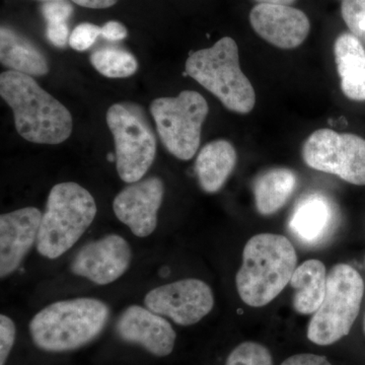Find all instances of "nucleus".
Instances as JSON below:
<instances>
[{
    "instance_id": "obj_34",
    "label": "nucleus",
    "mask_w": 365,
    "mask_h": 365,
    "mask_svg": "<svg viewBox=\"0 0 365 365\" xmlns=\"http://www.w3.org/2000/svg\"><path fill=\"white\" fill-rule=\"evenodd\" d=\"M364 331H365V319H364Z\"/></svg>"
},
{
    "instance_id": "obj_10",
    "label": "nucleus",
    "mask_w": 365,
    "mask_h": 365,
    "mask_svg": "<svg viewBox=\"0 0 365 365\" xmlns=\"http://www.w3.org/2000/svg\"><path fill=\"white\" fill-rule=\"evenodd\" d=\"M144 304L177 325L192 326L212 311L215 295L207 283L186 278L153 288L144 297Z\"/></svg>"
},
{
    "instance_id": "obj_2",
    "label": "nucleus",
    "mask_w": 365,
    "mask_h": 365,
    "mask_svg": "<svg viewBox=\"0 0 365 365\" xmlns=\"http://www.w3.org/2000/svg\"><path fill=\"white\" fill-rule=\"evenodd\" d=\"M297 264L294 245L284 235H254L245 246L235 277L240 297L252 307L270 304L290 282Z\"/></svg>"
},
{
    "instance_id": "obj_24",
    "label": "nucleus",
    "mask_w": 365,
    "mask_h": 365,
    "mask_svg": "<svg viewBox=\"0 0 365 365\" xmlns=\"http://www.w3.org/2000/svg\"><path fill=\"white\" fill-rule=\"evenodd\" d=\"M341 14L352 35L365 44V0H342Z\"/></svg>"
},
{
    "instance_id": "obj_5",
    "label": "nucleus",
    "mask_w": 365,
    "mask_h": 365,
    "mask_svg": "<svg viewBox=\"0 0 365 365\" xmlns=\"http://www.w3.org/2000/svg\"><path fill=\"white\" fill-rule=\"evenodd\" d=\"M185 71L230 111L249 114L254 109L256 93L240 66L239 47L232 38H222L210 48L192 53Z\"/></svg>"
},
{
    "instance_id": "obj_28",
    "label": "nucleus",
    "mask_w": 365,
    "mask_h": 365,
    "mask_svg": "<svg viewBox=\"0 0 365 365\" xmlns=\"http://www.w3.org/2000/svg\"><path fill=\"white\" fill-rule=\"evenodd\" d=\"M46 35L49 42L58 48L66 47L71 37L66 23H48Z\"/></svg>"
},
{
    "instance_id": "obj_17",
    "label": "nucleus",
    "mask_w": 365,
    "mask_h": 365,
    "mask_svg": "<svg viewBox=\"0 0 365 365\" xmlns=\"http://www.w3.org/2000/svg\"><path fill=\"white\" fill-rule=\"evenodd\" d=\"M336 66L343 93L352 101H365V49L351 33L341 34L334 44Z\"/></svg>"
},
{
    "instance_id": "obj_3",
    "label": "nucleus",
    "mask_w": 365,
    "mask_h": 365,
    "mask_svg": "<svg viewBox=\"0 0 365 365\" xmlns=\"http://www.w3.org/2000/svg\"><path fill=\"white\" fill-rule=\"evenodd\" d=\"M111 311L106 302L93 297L59 300L43 307L31 319V337L48 352L78 349L104 331Z\"/></svg>"
},
{
    "instance_id": "obj_1",
    "label": "nucleus",
    "mask_w": 365,
    "mask_h": 365,
    "mask_svg": "<svg viewBox=\"0 0 365 365\" xmlns=\"http://www.w3.org/2000/svg\"><path fill=\"white\" fill-rule=\"evenodd\" d=\"M0 96L13 110L14 126L26 140L55 145L71 137V112L43 90L33 76L14 71L2 72Z\"/></svg>"
},
{
    "instance_id": "obj_7",
    "label": "nucleus",
    "mask_w": 365,
    "mask_h": 365,
    "mask_svg": "<svg viewBox=\"0 0 365 365\" xmlns=\"http://www.w3.org/2000/svg\"><path fill=\"white\" fill-rule=\"evenodd\" d=\"M107 124L115 141L120 179L127 184L143 180L157 155V137L143 109L130 103L109 108Z\"/></svg>"
},
{
    "instance_id": "obj_21",
    "label": "nucleus",
    "mask_w": 365,
    "mask_h": 365,
    "mask_svg": "<svg viewBox=\"0 0 365 365\" xmlns=\"http://www.w3.org/2000/svg\"><path fill=\"white\" fill-rule=\"evenodd\" d=\"M297 184L294 170L285 168L262 173L253 185L255 204L262 215H272L289 200Z\"/></svg>"
},
{
    "instance_id": "obj_15",
    "label": "nucleus",
    "mask_w": 365,
    "mask_h": 365,
    "mask_svg": "<svg viewBox=\"0 0 365 365\" xmlns=\"http://www.w3.org/2000/svg\"><path fill=\"white\" fill-rule=\"evenodd\" d=\"M252 28L280 49H294L306 41L311 23L304 11L290 6L259 4L250 13Z\"/></svg>"
},
{
    "instance_id": "obj_23",
    "label": "nucleus",
    "mask_w": 365,
    "mask_h": 365,
    "mask_svg": "<svg viewBox=\"0 0 365 365\" xmlns=\"http://www.w3.org/2000/svg\"><path fill=\"white\" fill-rule=\"evenodd\" d=\"M225 365H273L267 348L256 342H244L228 355Z\"/></svg>"
},
{
    "instance_id": "obj_25",
    "label": "nucleus",
    "mask_w": 365,
    "mask_h": 365,
    "mask_svg": "<svg viewBox=\"0 0 365 365\" xmlns=\"http://www.w3.org/2000/svg\"><path fill=\"white\" fill-rule=\"evenodd\" d=\"M102 36V28L90 23H83L76 26L69 37V45L76 51H86L95 44Z\"/></svg>"
},
{
    "instance_id": "obj_33",
    "label": "nucleus",
    "mask_w": 365,
    "mask_h": 365,
    "mask_svg": "<svg viewBox=\"0 0 365 365\" xmlns=\"http://www.w3.org/2000/svg\"><path fill=\"white\" fill-rule=\"evenodd\" d=\"M41 1H44V2H47V1H54V0H41Z\"/></svg>"
},
{
    "instance_id": "obj_14",
    "label": "nucleus",
    "mask_w": 365,
    "mask_h": 365,
    "mask_svg": "<svg viewBox=\"0 0 365 365\" xmlns=\"http://www.w3.org/2000/svg\"><path fill=\"white\" fill-rule=\"evenodd\" d=\"M116 331L125 342L141 346L158 357L170 355L176 344L177 334L169 322L148 307L137 304L122 312Z\"/></svg>"
},
{
    "instance_id": "obj_26",
    "label": "nucleus",
    "mask_w": 365,
    "mask_h": 365,
    "mask_svg": "<svg viewBox=\"0 0 365 365\" xmlns=\"http://www.w3.org/2000/svg\"><path fill=\"white\" fill-rule=\"evenodd\" d=\"M16 329L13 319L0 316V365H6L16 341Z\"/></svg>"
},
{
    "instance_id": "obj_13",
    "label": "nucleus",
    "mask_w": 365,
    "mask_h": 365,
    "mask_svg": "<svg viewBox=\"0 0 365 365\" xmlns=\"http://www.w3.org/2000/svg\"><path fill=\"white\" fill-rule=\"evenodd\" d=\"M43 213L36 207L16 209L0 216V277L20 268L37 244Z\"/></svg>"
},
{
    "instance_id": "obj_12",
    "label": "nucleus",
    "mask_w": 365,
    "mask_h": 365,
    "mask_svg": "<svg viewBox=\"0 0 365 365\" xmlns=\"http://www.w3.org/2000/svg\"><path fill=\"white\" fill-rule=\"evenodd\" d=\"M165 196V184L158 177L132 182L117 194L113 211L132 234L150 237L158 227V211Z\"/></svg>"
},
{
    "instance_id": "obj_11",
    "label": "nucleus",
    "mask_w": 365,
    "mask_h": 365,
    "mask_svg": "<svg viewBox=\"0 0 365 365\" xmlns=\"http://www.w3.org/2000/svg\"><path fill=\"white\" fill-rule=\"evenodd\" d=\"M133 253L121 235H105L81 247L71 264L74 275L98 285H108L121 278L130 267Z\"/></svg>"
},
{
    "instance_id": "obj_6",
    "label": "nucleus",
    "mask_w": 365,
    "mask_h": 365,
    "mask_svg": "<svg viewBox=\"0 0 365 365\" xmlns=\"http://www.w3.org/2000/svg\"><path fill=\"white\" fill-rule=\"evenodd\" d=\"M364 294L361 275L351 266L337 264L327 278L325 297L307 327L317 345L334 344L347 336L359 316Z\"/></svg>"
},
{
    "instance_id": "obj_16",
    "label": "nucleus",
    "mask_w": 365,
    "mask_h": 365,
    "mask_svg": "<svg viewBox=\"0 0 365 365\" xmlns=\"http://www.w3.org/2000/svg\"><path fill=\"white\" fill-rule=\"evenodd\" d=\"M333 204L319 193L309 194L300 199L289 218L290 232L299 241L314 245L330 232L335 222Z\"/></svg>"
},
{
    "instance_id": "obj_32",
    "label": "nucleus",
    "mask_w": 365,
    "mask_h": 365,
    "mask_svg": "<svg viewBox=\"0 0 365 365\" xmlns=\"http://www.w3.org/2000/svg\"><path fill=\"white\" fill-rule=\"evenodd\" d=\"M259 4H276V6H292L295 0H256Z\"/></svg>"
},
{
    "instance_id": "obj_18",
    "label": "nucleus",
    "mask_w": 365,
    "mask_h": 365,
    "mask_svg": "<svg viewBox=\"0 0 365 365\" xmlns=\"http://www.w3.org/2000/svg\"><path fill=\"white\" fill-rule=\"evenodd\" d=\"M237 155L232 143L223 139L211 141L196 158L195 173L204 192L217 193L234 172Z\"/></svg>"
},
{
    "instance_id": "obj_9",
    "label": "nucleus",
    "mask_w": 365,
    "mask_h": 365,
    "mask_svg": "<svg viewBox=\"0 0 365 365\" xmlns=\"http://www.w3.org/2000/svg\"><path fill=\"white\" fill-rule=\"evenodd\" d=\"M302 158L312 169L335 175L353 185H365V139L332 129H319L302 146Z\"/></svg>"
},
{
    "instance_id": "obj_19",
    "label": "nucleus",
    "mask_w": 365,
    "mask_h": 365,
    "mask_svg": "<svg viewBox=\"0 0 365 365\" xmlns=\"http://www.w3.org/2000/svg\"><path fill=\"white\" fill-rule=\"evenodd\" d=\"M0 62L9 71L31 76H43L49 72L44 53L13 29L0 30Z\"/></svg>"
},
{
    "instance_id": "obj_27",
    "label": "nucleus",
    "mask_w": 365,
    "mask_h": 365,
    "mask_svg": "<svg viewBox=\"0 0 365 365\" xmlns=\"http://www.w3.org/2000/svg\"><path fill=\"white\" fill-rule=\"evenodd\" d=\"M73 13V7L64 0L47 1L43 4L42 14L48 23H66Z\"/></svg>"
},
{
    "instance_id": "obj_8",
    "label": "nucleus",
    "mask_w": 365,
    "mask_h": 365,
    "mask_svg": "<svg viewBox=\"0 0 365 365\" xmlns=\"http://www.w3.org/2000/svg\"><path fill=\"white\" fill-rule=\"evenodd\" d=\"M209 107L202 95L182 91L176 97L158 98L150 104L160 141L170 155L189 160L196 155Z\"/></svg>"
},
{
    "instance_id": "obj_20",
    "label": "nucleus",
    "mask_w": 365,
    "mask_h": 365,
    "mask_svg": "<svg viewBox=\"0 0 365 365\" xmlns=\"http://www.w3.org/2000/svg\"><path fill=\"white\" fill-rule=\"evenodd\" d=\"M326 266L319 260L311 259L295 269L290 279L294 288V307L302 314H312L318 311L327 290Z\"/></svg>"
},
{
    "instance_id": "obj_4",
    "label": "nucleus",
    "mask_w": 365,
    "mask_h": 365,
    "mask_svg": "<svg viewBox=\"0 0 365 365\" xmlns=\"http://www.w3.org/2000/svg\"><path fill=\"white\" fill-rule=\"evenodd\" d=\"M97 211L95 198L78 182L53 186L36 244L41 256L55 260L68 252L91 227Z\"/></svg>"
},
{
    "instance_id": "obj_29",
    "label": "nucleus",
    "mask_w": 365,
    "mask_h": 365,
    "mask_svg": "<svg viewBox=\"0 0 365 365\" xmlns=\"http://www.w3.org/2000/svg\"><path fill=\"white\" fill-rule=\"evenodd\" d=\"M281 365H332L325 356L321 355L309 354H297L289 357L283 361Z\"/></svg>"
},
{
    "instance_id": "obj_22",
    "label": "nucleus",
    "mask_w": 365,
    "mask_h": 365,
    "mask_svg": "<svg viewBox=\"0 0 365 365\" xmlns=\"http://www.w3.org/2000/svg\"><path fill=\"white\" fill-rule=\"evenodd\" d=\"M91 62L96 71L109 78H129L138 68V62L131 53L115 48L98 50L91 55Z\"/></svg>"
},
{
    "instance_id": "obj_30",
    "label": "nucleus",
    "mask_w": 365,
    "mask_h": 365,
    "mask_svg": "<svg viewBox=\"0 0 365 365\" xmlns=\"http://www.w3.org/2000/svg\"><path fill=\"white\" fill-rule=\"evenodd\" d=\"M128 35L124 25L116 21H108L102 26V37L109 41H121Z\"/></svg>"
},
{
    "instance_id": "obj_31",
    "label": "nucleus",
    "mask_w": 365,
    "mask_h": 365,
    "mask_svg": "<svg viewBox=\"0 0 365 365\" xmlns=\"http://www.w3.org/2000/svg\"><path fill=\"white\" fill-rule=\"evenodd\" d=\"M71 1L86 9H102L115 6L118 0H71Z\"/></svg>"
}]
</instances>
